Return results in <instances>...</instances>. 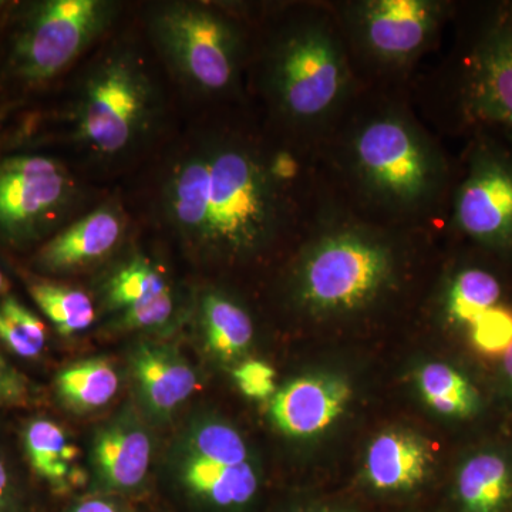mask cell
<instances>
[{"mask_svg": "<svg viewBox=\"0 0 512 512\" xmlns=\"http://www.w3.org/2000/svg\"><path fill=\"white\" fill-rule=\"evenodd\" d=\"M117 10L110 0L13 2L0 30V119L66 72Z\"/></svg>", "mask_w": 512, "mask_h": 512, "instance_id": "7a4b0ae2", "label": "cell"}, {"mask_svg": "<svg viewBox=\"0 0 512 512\" xmlns=\"http://www.w3.org/2000/svg\"><path fill=\"white\" fill-rule=\"evenodd\" d=\"M457 227L490 248L512 247V163L490 150L478 151L454 207Z\"/></svg>", "mask_w": 512, "mask_h": 512, "instance_id": "30bf717a", "label": "cell"}, {"mask_svg": "<svg viewBox=\"0 0 512 512\" xmlns=\"http://www.w3.org/2000/svg\"><path fill=\"white\" fill-rule=\"evenodd\" d=\"M474 348L487 357L504 356L512 345V309L498 303L468 326Z\"/></svg>", "mask_w": 512, "mask_h": 512, "instance_id": "83f0119b", "label": "cell"}, {"mask_svg": "<svg viewBox=\"0 0 512 512\" xmlns=\"http://www.w3.org/2000/svg\"><path fill=\"white\" fill-rule=\"evenodd\" d=\"M23 444L37 476L55 490H66L76 476L77 451L62 427L52 420H32L26 426Z\"/></svg>", "mask_w": 512, "mask_h": 512, "instance_id": "ffe728a7", "label": "cell"}, {"mask_svg": "<svg viewBox=\"0 0 512 512\" xmlns=\"http://www.w3.org/2000/svg\"><path fill=\"white\" fill-rule=\"evenodd\" d=\"M266 86L275 106L295 123L325 119L342 103L348 60L328 22H303L279 37L266 66Z\"/></svg>", "mask_w": 512, "mask_h": 512, "instance_id": "8992f818", "label": "cell"}, {"mask_svg": "<svg viewBox=\"0 0 512 512\" xmlns=\"http://www.w3.org/2000/svg\"><path fill=\"white\" fill-rule=\"evenodd\" d=\"M9 281L6 278L5 274H3L2 269H0V298L3 296L9 295Z\"/></svg>", "mask_w": 512, "mask_h": 512, "instance_id": "d590c367", "label": "cell"}, {"mask_svg": "<svg viewBox=\"0 0 512 512\" xmlns=\"http://www.w3.org/2000/svg\"><path fill=\"white\" fill-rule=\"evenodd\" d=\"M120 379L109 360L86 359L64 367L56 377L59 399L74 412H93L119 392Z\"/></svg>", "mask_w": 512, "mask_h": 512, "instance_id": "44dd1931", "label": "cell"}, {"mask_svg": "<svg viewBox=\"0 0 512 512\" xmlns=\"http://www.w3.org/2000/svg\"><path fill=\"white\" fill-rule=\"evenodd\" d=\"M28 396V382L0 355V409L22 402Z\"/></svg>", "mask_w": 512, "mask_h": 512, "instance_id": "4dcf8cb0", "label": "cell"}, {"mask_svg": "<svg viewBox=\"0 0 512 512\" xmlns=\"http://www.w3.org/2000/svg\"><path fill=\"white\" fill-rule=\"evenodd\" d=\"M503 296L500 281L480 268H467L458 272L448 284L444 311L454 325L468 328L488 309L498 305Z\"/></svg>", "mask_w": 512, "mask_h": 512, "instance_id": "484cf974", "label": "cell"}, {"mask_svg": "<svg viewBox=\"0 0 512 512\" xmlns=\"http://www.w3.org/2000/svg\"><path fill=\"white\" fill-rule=\"evenodd\" d=\"M433 461V447L420 434L386 430L367 448L365 478L376 491L402 493L426 481Z\"/></svg>", "mask_w": 512, "mask_h": 512, "instance_id": "2e32d148", "label": "cell"}, {"mask_svg": "<svg viewBox=\"0 0 512 512\" xmlns=\"http://www.w3.org/2000/svg\"><path fill=\"white\" fill-rule=\"evenodd\" d=\"M66 512H124V510L113 501L104 500V498H92V500L73 505Z\"/></svg>", "mask_w": 512, "mask_h": 512, "instance_id": "d6a6232c", "label": "cell"}, {"mask_svg": "<svg viewBox=\"0 0 512 512\" xmlns=\"http://www.w3.org/2000/svg\"><path fill=\"white\" fill-rule=\"evenodd\" d=\"M431 0H367L350 6V26L370 59L386 66L409 63L433 39L441 19Z\"/></svg>", "mask_w": 512, "mask_h": 512, "instance_id": "9c48e42d", "label": "cell"}, {"mask_svg": "<svg viewBox=\"0 0 512 512\" xmlns=\"http://www.w3.org/2000/svg\"><path fill=\"white\" fill-rule=\"evenodd\" d=\"M28 291L40 311L64 338L93 325L96 318L93 299L82 289L37 279L29 282Z\"/></svg>", "mask_w": 512, "mask_h": 512, "instance_id": "d4e9b609", "label": "cell"}, {"mask_svg": "<svg viewBox=\"0 0 512 512\" xmlns=\"http://www.w3.org/2000/svg\"><path fill=\"white\" fill-rule=\"evenodd\" d=\"M3 143H5V137H3V134H2V131H0V156H2V154H5V151H3Z\"/></svg>", "mask_w": 512, "mask_h": 512, "instance_id": "74e56055", "label": "cell"}, {"mask_svg": "<svg viewBox=\"0 0 512 512\" xmlns=\"http://www.w3.org/2000/svg\"><path fill=\"white\" fill-rule=\"evenodd\" d=\"M276 165L245 143H202L174 161L161 188L164 220L185 244L227 256L252 254L284 218Z\"/></svg>", "mask_w": 512, "mask_h": 512, "instance_id": "6da1fadb", "label": "cell"}, {"mask_svg": "<svg viewBox=\"0 0 512 512\" xmlns=\"http://www.w3.org/2000/svg\"><path fill=\"white\" fill-rule=\"evenodd\" d=\"M170 291L163 272L143 255H134L114 269L103 286L104 303L116 315L146 308Z\"/></svg>", "mask_w": 512, "mask_h": 512, "instance_id": "7402d4cb", "label": "cell"}, {"mask_svg": "<svg viewBox=\"0 0 512 512\" xmlns=\"http://www.w3.org/2000/svg\"><path fill=\"white\" fill-rule=\"evenodd\" d=\"M416 384L424 403L441 416L468 419L480 407L476 387L446 363H429L420 367L416 373Z\"/></svg>", "mask_w": 512, "mask_h": 512, "instance_id": "603a6c76", "label": "cell"}, {"mask_svg": "<svg viewBox=\"0 0 512 512\" xmlns=\"http://www.w3.org/2000/svg\"><path fill=\"white\" fill-rule=\"evenodd\" d=\"M45 323L15 296L0 298V342L25 359H35L46 348Z\"/></svg>", "mask_w": 512, "mask_h": 512, "instance_id": "4316f807", "label": "cell"}, {"mask_svg": "<svg viewBox=\"0 0 512 512\" xmlns=\"http://www.w3.org/2000/svg\"><path fill=\"white\" fill-rule=\"evenodd\" d=\"M352 389L342 377H298L276 390L269 416L276 429L293 439H309L329 429L345 413Z\"/></svg>", "mask_w": 512, "mask_h": 512, "instance_id": "4fadbf2b", "label": "cell"}, {"mask_svg": "<svg viewBox=\"0 0 512 512\" xmlns=\"http://www.w3.org/2000/svg\"><path fill=\"white\" fill-rule=\"evenodd\" d=\"M504 369L505 373H507V376L510 377V380L512 382V345L511 348L505 352L504 355Z\"/></svg>", "mask_w": 512, "mask_h": 512, "instance_id": "e575fe53", "label": "cell"}, {"mask_svg": "<svg viewBox=\"0 0 512 512\" xmlns=\"http://www.w3.org/2000/svg\"><path fill=\"white\" fill-rule=\"evenodd\" d=\"M175 313H177V299L174 291H170L146 308L119 313L114 320V326L124 332L160 330L167 328L173 322Z\"/></svg>", "mask_w": 512, "mask_h": 512, "instance_id": "f1b7e54d", "label": "cell"}, {"mask_svg": "<svg viewBox=\"0 0 512 512\" xmlns=\"http://www.w3.org/2000/svg\"><path fill=\"white\" fill-rule=\"evenodd\" d=\"M175 473L190 497L215 510H241L254 501L259 490L258 471L251 461L221 466L175 456Z\"/></svg>", "mask_w": 512, "mask_h": 512, "instance_id": "e0dca14e", "label": "cell"}, {"mask_svg": "<svg viewBox=\"0 0 512 512\" xmlns=\"http://www.w3.org/2000/svg\"><path fill=\"white\" fill-rule=\"evenodd\" d=\"M158 53L187 86L221 93L237 79L241 35L224 13L197 2H165L148 15Z\"/></svg>", "mask_w": 512, "mask_h": 512, "instance_id": "52a82bcc", "label": "cell"}, {"mask_svg": "<svg viewBox=\"0 0 512 512\" xmlns=\"http://www.w3.org/2000/svg\"><path fill=\"white\" fill-rule=\"evenodd\" d=\"M357 183L373 200L397 211H413L433 200L443 165L419 128L396 113L370 117L350 141Z\"/></svg>", "mask_w": 512, "mask_h": 512, "instance_id": "277c9868", "label": "cell"}, {"mask_svg": "<svg viewBox=\"0 0 512 512\" xmlns=\"http://www.w3.org/2000/svg\"><path fill=\"white\" fill-rule=\"evenodd\" d=\"M466 101L474 119L512 136V5L495 13L474 47Z\"/></svg>", "mask_w": 512, "mask_h": 512, "instance_id": "8fae6325", "label": "cell"}, {"mask_svg": "<svg viewBox=\"0 0 512 512\" xmlns=\"http://www.w3.org/2000/svg\"><path fill=\"white\" fill-rule=\"evenodd\" d=\"M198 326L205 348L225 363L247 355L254 342V322L237 301L221 291H205L198 299Z\"/></svg>", "mask_w": 512, "mask_h": 512, "instance_id": "ac0fdd59", "label": "cell"}, {"mask_svg": "<svg viewBox=\"0 0 512 512\" xmlns=\"http://www.w3.org/2000/svg\"><path fill=\"white\" fill-rule=\"evenodd\" d=\"M153 441L143 421L123 412L99 427L93 437L92 466L101 490L127 493L146 480Z\"/></svg>", "mask_w": 512, "mask_h": 512, "instance_id": "5bb4252c", "label": "cell"}, {"mask_svg": "<svg viewBox=\"0 0 512 512\" xmlns=\"http://www.w3.org/2000/svg\"><path fill=\"white\" fill-rule=\"evenodd\" d=\"M13 2H6V0H0V30L5 25V20L8 18L10 9H12Z\"/></svg>", "mask_w": 512, "mask_h": 512, "instance_id": "836d02e7", "label": "cell"}, {"mask_svg": "<svg viewBox=\"0 0 512 512\" xmlns=\"http://www.w3.org/2000/svg\"><path fill=\"white\" fill-rule=\"evenodd\" d=\"M127 218L119 205L109 202L64 225L33 252L32 266L40 274L62 275L103 261L120 247Z\"/></svg>", "mask_w": 512, "mask_h": 512, "instance_id": "7c38bea8", "label": "cell"}, {"mask_svg": "<svg viewBox=\"0 0 512 512\" xmlns=\"http://www.w3.org/2000/svg\"><path fill=\"white\" fill-rule=\"evenodd\" d=\"M457 495L464 512H501L512 495V471L504 457L481 453L458 471Z\"/></svg>", "mask_w": 512, "mask_h": 512, "instance_id": "d6986e66", "label": "cell"}, {"mask_svg": "<svg viewBox=\"0 0 512 512\" xmlns=\"http://www.w3.org/2000/svg\"><path fill=\"white\" fill-rule=\"evenodd\" d=\"M79 197L76 180L56 158L0 156V249L35 252L66 224Z\"/></svg>", "mask_w": 512, "mask_h": 512, "instance_id": "ba28073f", "label": "cell"}, {"mask_svg": "<svg viewBox=\"0 0 512 512\" xmlns=\"http://www.w3.org/2000/svg\"><path fill=\"white\" fill-rule=\"evenodd\" d=\"M0 512H28L25 494L2 457H0Z\"/></svg>", "mask_w": 512, "mask_h": 512, "instance_id": "1f68e13d", "label": "cell"}, {"mask_svg": "<svg viewBox=\"0 0 512 512\" xmlns=\"http://www.w3.org/2000/svg\"><path fill=\"white\" fill-rule=\"evenodd\" d=\"M305 512H345L342 510H335V508H319V510H311Z\"/></svg>", "mask_w": 512, "mask_h": 512, "instance_id": "8d00e7d4", "label": "cell"}, {"mask_svg": "<svg viewBox=\"0 0 512 512\" xmlns=\"http://www.w3.org/2000/svg\"><path fill=\"white\" fill-rule=\"evenodd\" d=\"M394 255L382 238L359 228L323 235L303 255L295 295L316 315H339L365 308L392 282Z\"/></svg>", "mask_w": 512, "mask_h": 512, "instance_id": "5b68a950", "label": "cell"}, {"mask_svg": "<svg viewBox=\"0 0 512 512\" xmlns=\"http://www.w3.org/2000/svg\"><path fill=\"white\" fill-rule=\"evenodd\" d=\"M177 456L221 466L249 463L248 446L239 431L217 419H200L191 423L181 437Z\"/></svg>", "mask_w": 512, "mask_h": 512, "instance_id": "cb8c5ba5", "label": "cell"}, {"mask_svg": "<svg viewBox=\"0 0 512 512\" xmlns=\"http://www.w3.org/2000/svg\"><path fill=\"white\" fill-rule=\"evenodd\" d=\"M158 113L147 64L128 47H114L84 74L72 106L73 136L104 158L123 156L147 136Z\"/></svg>", "mask_w": 512, "mask_h": 512, "instance_id": "3957f363", "label": "cell"}, {"mask_svg": "<svg viewBox=\"0 0 512 512\" xmlns=\"http://www.w3.org/2000/svg\"><path fill=\"white\" fill-rule=\"evenodd\" d=\"M128 363L138 397L154 419L173 416L197 390L194 367L173 346L151 340L138 342Z\"/></svg>", "mask_w": 512, "mask_h": 512, "instance_id": "9a60e30c", "label": "cell"}, {"mask_svg": "<svg viewBox=\"0 0 512 512\" xmlns=\"http://www.w3.org/2000/svg\"><path fill=\"white\" fill-rule=\"evenodd\" d=\"M235 383L242 394L254 400H266L276 393V373L262 360H245L234 369Z\"/></svg>", "mask_w": 512, "mask_h": 512, "instance_id": "f546056e", "label": "cell"}]
</instances>
